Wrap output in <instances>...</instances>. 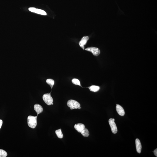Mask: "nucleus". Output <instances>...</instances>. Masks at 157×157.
<instances>
[{
	"instance_id": "nucleus-9",
	"label": "nucleus",
	"mask_w": 157,
	"mask_h": 157,
	"mask_svg": "<svg viewBox=\"0 0 157 157\" xmlns=\"http://www.w3.org/2000/svg\"><path fill=\"white\" fill-rule=\"evenodd\" d=\"M116 108L117 112L121 116H123L125 114V112H124V109L121 106L117 104L116 105Z\"/></svg>"
},
{
	"instance_id": "nucleus-8",
	"label": "nucleus",
	"mask_w": 157,
	"mask_h": 157,
	"mask_svg": "<svg viewBox=\"0 0 157 157\" xmlns=\"http://www.w3.org/2000/svg\"><path fill=\"white\" fill-rule=\"evenodd\" d=\"M89 38L88 36H84L82 38L81 40L79 43L80 47L84 50L85 49V45L86 44Z\"/></svg>"
},
{
	"instance_id": "nucleus-4",
	"label": "nucleus",
	"mask_w": 157,
	"mask_h": 157,
	"mask_svg": "<svg viewBox=\"0 0 157 157\" xmlns=\"http://www.w3.org/2000/svg\"><path fill=\"white\" fill-rule=\"evenodd\" d=\"M43 99L44 101L47 105H50L53 102V99L51 96V93L44 94Z\"/></svg>"
},
{
	"instance_id": "nucleus-13",
	"label": "nucleus",
	"mask_w": 157,
	"mask_h": 157,
	"mask_svg": "<svg viewBox=\"0 0 157 157\" xmlns=\"http://www.w3.org/2000/svg\"><path fill=\"white\" fill-rule=\"evenodd\" d=\"M56 133L57 137L59 139H62L63 137V135L62 131L61 129H59L56 130L55 131Z\"/></svg>"
},
{
	"instance_id": "nucleus-16",
	"label": "nucleus",
	"mask_w": 157,
	"mask_h": 157,
	"mask_svg": "<svg viewBox=\"0 0 157 157\" xmlns=\"http://www.w3.org/2000/svg\"><path fill=\"white\" fill-rule=\"evenodd\" d=\"M7 155V153L5 150L0 149V157H6Z\"/></svg>"
},
{
	"instance_id": "nucleus-5",
	"label": "nucleus",
	"mask_w": 157,
	"mask_h": 157,
	"mask_svg": "<svg viewBox=\"0 0 157 157\" xmlns=\"http://www.w3.org/2000/svg\"><path fill=\"white\" fill-rule=\"evenodd\" d=\"M114 121V118H110L109 120V122L112 133L115 134L117 133L118 129Z\"/></svg>"
},
{
	"instance_id": "nucleus-3",
	"label": "nucleus",
	"mask_w": 157,
	"mask_h": 157,
	"mask_svg": "<svg viewBox=\"0 0 157 157\" xmlns=\"http://www.w3.org/2000/svg\"><path fill=\"white\" fill-rule=\"evenodd\" d=\"M67 105L71 110L74 109H80L81 108L80 103L72 99L69 100L67 102Z\"/></svg>"
},
{
	"instance_id": "nucleus-7",
	"label": "nucleus",
	"mask_w": 157,
	"mask_h": 157,
	"mask_svg": "<svg viewBox=\"0 0 157 157\" xmlns=\"http://www.w3.org/2000/svg\"><path fill=\"white\" fill-rule=\"evenodd\" d=\"M29 10L32 12L38 14L43 15H47V13L45 11L41 10V9H36L35 8H30L29 9Z\"/></svg>"
},
{
	"instance_id": "nucleus-18",
	"label": "nucleus",
	"mask_w": 157,
	"mask_h": 157,
	"mask_svg": "<svg viewBox=\"0 0 157 157\" xmlns=\"http://www.w3.org/2000/svg\"><path fill=\"white\" fill-rule=\"evenodd\" d=\"M3 123V120H2L0 119V129L2 127V125Z\"/></svg>"
},
{
	"instance_id": "nucleus-12",
	"label": "nucleus",
	"mask_w": 157,
	"mask_h": 157,
	"mask_svg": "<svg viewBox=\"0 0 157 157\" xmlns=\"http://www.w3.org/2000/svg\"><path fill=\"white\" fill-rule=\"evenodd\" d=\"M88 88L90 91L94 92L98 91L100 89V87L99 86L95 85L92 86Z\"/></svg>"
},
{
	"instance_id": "nucleus-14",
	"label": "nucleus",
	"mask_w": 157,
	"mask_h": 157,
	"mask_svg": "<svg viewBox=\"0 0 157 157\" xmlns=\"http://www.w3.org/2000/svg\"><path fill=\"white\" fill-rule=\"evenodd\" d=\"M47 83L48 84L52 89L54 85L55 82L54 80L51 79H48L46 80Z\"/></svg>"
},
{
	"instance_id": "nucleus-6",
	"label": "nucleus",
	"mask_w": 157,
	"mask_h": 157,
	"mask_svg": "<svg viewBox=\"0 0 157 157\" xmlns=\"http://www.w3.org/2000/svg\"><path fill=\"white\" fill-rule=\"evenodd\" d=\"M85 50L90 51L95 56H97L100 54V50L98 48L91 47H88L85 49Z\"/></svg>"
},
{
	"instance_id": "nucleus-1",
	"label": "nucleus",
	"mask_w": 157,
	"mask_h": 157,
	"mask_svg": "<svg viewBox=\"0 0 157 157\" xmlns=\"http://www.w3.org/2000/svg\"><path fill=\"white\" fill-rule=\"evenodd\" d=\"M74 128L78 133H81L84 137H88L89 135V132L84 124L78 123L75 124Z\"/></svg>"
},
{
	"instance_id": "nucleus-15",
	"label": "nucleus",
	"mask_w": 157,
	"mask_h": 157,
	"mask_svg": "<svg viewBox=\"0 0 157 157\" xmlns=\"http://www.w3.org/2000/svg\"><path fill=\"white\" fill-rule=\"evenodd\" d=\"M72 82L74 85L80 86V87H82L79 80L76 78H74L72 80Z\"/></svg>"
},
{
	"instance_id": "nucleus-10",
	"label": "nucleus",
	"mask_w": 157,
	"mask_h": 157,
	"mask_svg": "<svg viewBox=\"0 0 157 157\" xmlns=\"http://www.w3.org/2000/svg\"><path fill=\"white\" fill-rule=\"evenodd\" d=\"M34 110L37 113V115L43 112V108L41 105L39 104H36L34 105Z\"/></svg>"
},
{
	"instance_id": "nucleus-2",
	"label": "nucleus",
	"mask_w": 157,
	"mask_h": 157,
	"mask_svg": "<svg viewBox=\"0 0 157 157\" xmlns=\"http://www.w3.org/2000/svg\"><path fill=\"white\" fill-rule=\"evenodd\" d=\"M37 116H30L28 118V125L30 127L33 129L35 128L37 125Z\"/></svg>"
},
{
	"instance_id": "nucleus-19",
	"label": "nucleus",
	"mask_w": 157,
	"mask_h": 157,
	"mask_svg": "<svg viewBox=\"0 0 157 157\" xmlns=\"http://www.w3.org/2000/svg\"><path fill=\"white\" fill-rule=\"evenodd\" d=\"M53 103L52 104H51V105H53Z\"/></svg>"
},
{
	"instance_id": "nucleus-11",
	"label": "nucleus",
	"mask_w": 157,
	"mask_h": 157,
	"mask_svg": "<svg viewBox=\"0 0 157 157\" xmlns=\"http://www.w3.org/2000/svg\"><path fill=\"white\" fill-rule=\"evenodd\" d=\"M135 142L137 152L139 153H140L142 149V146L140 141L139 139H137L136 140Z\"/></svg>"
},
{
	"instance_id": "nucleus-17",
	"label": "nucleus",
	"mask_w": 157,
	"mask_h": 157,
	"mask_svg": "<svg viewBox=\"0 0 157 157\" xmlns=\"http://www.w3.org/2000/svg\"><path fill=\"white\" fill-rule=\"evenodd\" d=\"M154 153L155 156L156 157L157 156V149H155L154 151Z\"/></svg>"
}]
</instances>
